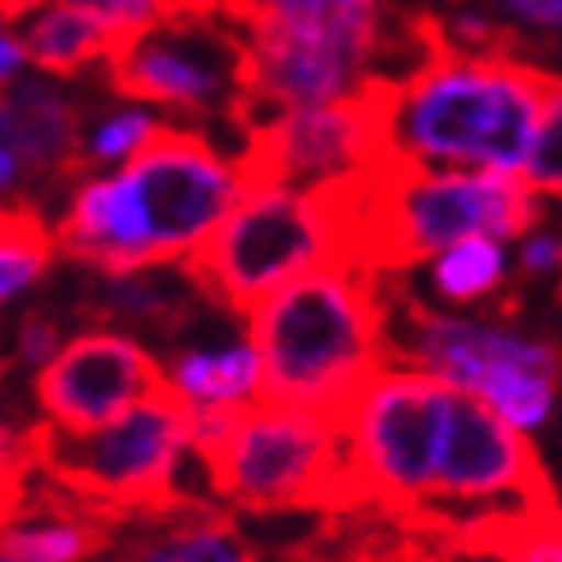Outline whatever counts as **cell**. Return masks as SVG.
I'll use <instances>...</instances> for the list:
<instances>
[{"label": "cell", "instance_id": "30bf717a", "mask_svg": "<svg viewBox=\"0 0 562 562\" xmlns=\"http://www.w3.org/2000/svg\"><path fill=\"white\" fill-rule=\"evenodd\" d=\"M120 179L143 220L151 266L192 261L247 192L243 156L224 151L211 128L179 120L120 165Z\"/></svg>", "mask_w": 562, "mask_h": 562}, {"label": "cell", "instance_id": "484cf974", "mask_svg": "<svg viewBox=\"0 0 562 562\" xmlns=\"http://www.w3.org/2000/svg\"><path fill=\"white\" fill-rule=\"evenodd\" d=\"M517 270L526 279H553L562 274V234L540 220L521 243H517Z\"/></svg>", "mask_w": 562, "mask_h": 562}, {"label": "cell", "instance_id": "ac0fdd59", "mask_svg": "<svg viewBox=\"0 0 562 562\" xmlns=\"http://www.w3.org/2000/svg\"><path fill=\"white\" fill-rule=\"evenodd\" d=\"M10 27L23 42L27 69H37L46 78H78L88 69H105V60L115 55V37L82 10L65 5V0H37Z\"/></svg>", "mask_w": 562, "mask_h": 562}, {"label": "cell", "instance_id": "6da1fadb", "mask_svg": "<svg viewBox=\"0 0 562 562\" xmlns=\"http://www.w3.org/2000/svg\"><path fill=\"white\" fill-rule=\"evenodd\" d=\"M430 50L393 78H380L389 160L420 170L521 175L540 143L558 74L521 50H458L426 19Z\"/></svg>", "mask_w": 562, "mask_h": 562}, {"label": "cell", "instance_id": "52a82bcc", "mask_svg": "<svg viewBox=\"0 0 562 562\" xmlns=\"http://www.w3.org/2000/svg\"><path fill=\"white\" fill-rule=\"evenodd\" d=\"M403 274H384L389 348L398 367L430 371L494 407L517 430H540L562 393V348L530 339L503 321H471L407 297Z\"/></svg>", "mask_w": 562, "mask_h": 562}, {"label": "cell", "instance_id": "83f0119b", "mask_svg": "<svg viewBox=\"0 0 562 562\" xmlns=\"http://www.w3.org/2000/svg\"><path fill=\"white\" fill-rule=\"evenodd\" d=\"M23 69H27L23 42H19L14 27H10L5 19H0V88H10L14 78H23Z\"/></svg>", "mask_w": 562, "mask_h": 562}, {"label": "cell", "instance_id": "277c9868", "mask_svg": "<svg viewBox=\"0 0 562 562\" xmlns=\"http://www.w3.org/2000/svg\"><path fill=\"white\" fill-rule=\"evenodd\" d=\"M544 202L549 196L521 175L384 160L352 183V266L407 274L462 238L521 243L549 215Z\"/></svg>", "mask_w": 562, "mask_h": 562}, {"label": "cell", "instance_id": "2e32d148", "mask_svg": "<svg viewBox=\"0 0 562 562\" xmlns=\"http://www.w3.org/2000/svg\"><path fill=\"white\" fill-rule=\"evenodd\" d=\"M115 562H261L247 530L215 508L137 521L115 544Z\"/></svg>", "mask_w": 562, "mask_h": 562}, {"label": "cell", "instance_id": "ba28073f", "mask_svg": "<svg viewBox=\"0 0 562 562\" xmlns=\"http://www.w3.org/2000/svg\"><path fill=\"white\" fill-rule=\"evenodd\" d=\"M101 74L120 101L179 115V124L243 133L247 33L215 5H188L120 42Z\"/></svg>", "mask_w": 562, "mask_h": 562}, {"label": "cell", "instance_id": "f546056e", "mask_svg": "<svg viewBox=\"0 0 562 562\" xmlns=\"http://www.w3.org/2000/svg\"><path fill=\"white\" fill-rule=\"evenodd\" d=\"M0 562H5V558H0Z\"/></svg>", "mask_w": 562, "mask_h": 562}, {"label": "cell", "instance_id": "cb8c5ba5", "mask_svg": "<svg viewBox=\"0 0 562 562\" xmlns=\"http://www.w3.org/2000/svg\"><path fill=\"white\" fill-rule=\"evenodd\" d=\"M526 179L536 183L544 196H558L562 202V74H558V88L549 97L544 124H540V143H536V156H530Z\"/></svg>", "mask_w": 562, "mask_h": 562}, {"label": "cell", "instance_id": "e0dca14e", "mask_svg": "<svg viewBox=\"0 0 562 562\" xmlns=\"http://www.w3.org/2000/svg\"><path fill=\"white\" fill-rule=\"evenodd\" d=\"M165 389L192 412H229L266 398V375L257 348L247 339H211L196 348H179L170 357Z\"/></svg>", "mask_w": 562, "mask_h": 562}, {"label": "cell", "instance_id": "5bb4252c", "mask_svg": "<svg viewBox=\"0 0 562 562\" xmlns=\"http://www.w3.org/2000/svg\"><path fill=\"white\" fill-rule=\"evenodd\" d=\"M82 133L88 115L82 105L46 74H23L0 88V147H10L27 183H78L82 179Z\"/></svg>", "mask_w": 562, "mask_h": 562}, {"label": "cell", "instance_id": "4fadbf2b", "mask_svg": "<svg viewBox=\"0 0 562 562\" xmlns=\"http://www.w3.org/2000/svg\"><path fill=\"white\" fill-rule=\"evenodd\" d=\"M165 389V361L143 334L115 325H82L33 375V407L46 430L88 435L133 412Z\"/></svg>", "mask_w": 562, "mask_h": 562}, {"label": "cell", "instance_id": "8fae6325", "mask_svg": "<svg viewBox=\"0 0 562 562\" xmlns=\"http://www.w3.org/2000/svg\"><path fill=\"white\" fill-rule=\"evenodd\" d=\"M389 50L384 0L371 10L270 23L247 33V120L293 105H329L357 97L367 82L384 78L380 60ZM243 137V133H238Z\"/></svg>", "mask_w": 562, "mask_h": 562}, {"label": "cell", "instance_id": "9a60e30c", "mask_svg": "<svg viewBox=\"0 0 562 562\" xmlns=\"http://www.w3.org/2000/svg\"><path fill=\"white\" fill-rule=\"evenodd\" d=\"M120 521H110L78 498L60 494L50 481H33L27 498L0 521V558L5 562H92L124 540Z\"/></svg>", "mask_w": 562, "mask_h": 562}, {"label": "cell", "instance_id": "d6986e66", "mask_svg": "<svg viewBox=\"0 0 562 562\" xmlns=\"http://www.w3.org/2000/svg\"><path fill=\"white\" fill-rule=\"evenodd\" d=\"M508 251L498 238H462L430 261V289L443 306H485L498 302V321L517 316V297L508 293Z\"/></svg>", "mask_w": 562, "mask_h": 562}, {"label": "cell", "instance_id": "f1b7e54d", "mask_svg": "<svg viewBox=\"0 0 562 562\" xmlns=\"http://www.w3.org/2000/svg\"><path fill=\"white\" fill-rule=\"evenodd\" d=\"M5 367H10V361H5V357H0V375H5Z\"/></svg>", "mask_w": 562, "mask_h": 562}, {"label": "cell", "instance_id": "3957f363", "mask_svg": "<svg viewBox=\"0 0 562 562\" xmlns=\"http://www.w3.org/2000/svg\"><path fill=\"white\" fill-rule=\"evenodd\" d=\"M192 448L206 494L238 513H367L339 416L270 398L192 412Z\"/></svg>", "mask_w": 562, "mask_h": 562}, {"label": "cell", "instance_id": "9c48e42d", "mask_svg": "<svg viewBox=\"0 0 562 562\" xmlns=\"http://www.w3.org/2000/svg\"><path fill=\"white\" fill-rule=\"evenodd\" d=\"M448 403L453 384L398 361H389L357 393L344 416V439L367 513L412 521L420 508H430Z\"/></svg>", "mask_w": 562, "mask_h": 562}, {"label": "cell", "instance_id": "d4e9b609", "mask_svg": "<svg viewBox=\"0 0 562 562\" xmlns=\"http://www.w3.org/2000/svg\"><path fill=\"white\" fill-rule=\"evenodd\" d=\"M69 339V334L60 329V321H55L46 306H37V312H27L23 321H19V334H14V367H23V371H42L46 361L60 352V344Z\"/></svg>", "mask_w": 562, "mask_h": 562}, {"label": "cell", "instance_id": "8992f818", "mask_svg": "<svg viewBox=\"0 0 562 562\" xmlns=\"http://www.w3.org/2000/svg\"><path fill=\"white\" fill-rule=\"evenodd\" d=\"M352 183L289 188L247 183L243 202L183 261L188 279L211 306L247 316L257 302L321 266H352Z\"/></svg>", "mask_w": 562, "mask_h": 562}, {"label": "cell", "instance_id": "5b68a950", "mask_svg": "<svg viewBox=\"0 0 562 562\" xmlns=\"http://www.w3.org/2000/svg\"><path fill=\"white\" fill-rule=\"evenodd\" d=\"M192 471L202 475L192 407L170 389L88 435H60L37 420V475L120 526L206 508V498L192 490Z\"/></svg>", "mask_w": 562, "mask_h": 562}, {"label": "cell", "instance_id": "4316f807", "mask_svg": "<svg viewBox=\"0 0 562 562\" xmlns=\"http://www.w3.org/2000/svg\"><path fill=\"white\" fill-rule=\"evenodd\" d=\"M521 27H540V33H562V0H503Z\"/></svg>", "mask_w": 562, "mask_h": 562}, {"label": "cell", "instance_id": "7c38bea8", "mask_svg": "<svg viewBox=\"0 0 562 562\" xmlns=\"http://www.w3.org/2000/svg\"><path fill=\"white\" fill-rule=\"evenodd\" d=\"M243 170L247 183H289V188H329L380 170L389 160L380 78L348 101L270 110L243 128Z\"/></svg>", "mask_w": 562, "mask_h": 562}, {"label": "cell", "instance_id": "ffe728a7", "mask_svg": "<svg viewBox=\"0 0 562 562\" xmlns=\"http://www.w3.org/2000/svg\"><path fill=\"white\" fill-rule=\"evenodd\" d=\"M170 124L151 105H115L105 115L88 120V133H82V175H97V170H120L128 165L137 151H143L151 137Z\"/></svg>", "mask_w": 562, "mask_h": 562}, {"label": "cell", "instance_id": "44dd1931", "mask_svg": "<svg viewBox=\"0 0 562 562\" xmlns=\"http://www.w3.org/2000/svg\"><path fill=\"white\" fill-rule=\"evenodd\" d=\"M211 5L224 19H234L243 33H257V27H270V23H302V19L371 10V5H380V0H211Z\"/></svg>", "mask_w": 562, "mask_h": 562}, {"label": "cell", "instance_id": "7402d4cb", "mask_svg": "<svg viewBox=\"0 0 562 562\" xmlns=\"http://www.w3.org/2000/svg\"><path fill=\"white\" fill-rule=\"evenodd\" d=\"M65 5H74L92 23H101L120 46V42H128L137 33H147L151 23L170 19V14L188 10V5H206V0H65Z\"/></svg>", "mask_w": 562, "mask_h": 562}, {"label": "cell", "instance_id": "7a4b0ae2", "mask_svg": "<svg viewBox=\"0 0 562 562\" xmlns=\"http://www.w3.org/2000/svg\"><path fill=\"white\" fill-rule=\"evenodd\" d=\"M243 321L270 403L344 420L357 393L393 361L384 274L361 266H321L257 302Z\"/></svg>", "mask_w": 562, "mask_h": 562}, {"label": "cell", "instance_id": "603a6c76", "mask_svg": "<svg viewBox=\"0 0 562 562\" xmlns=\"http://www.w3.org/2000/svg\"><path fill=\"white\" fill-rule=\"evenodd\" d=\"M503 562H562V503L540 498L536 508L521 517V526L513 530Z\"/></svg>", "mask_w": 562, "mask_h": 562}]
</instances>
